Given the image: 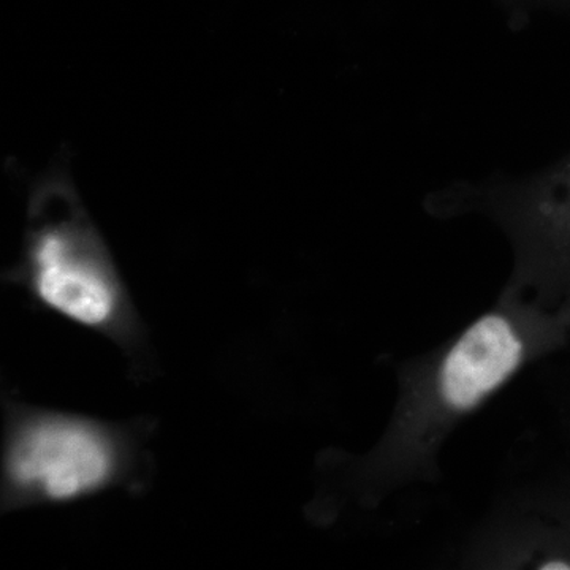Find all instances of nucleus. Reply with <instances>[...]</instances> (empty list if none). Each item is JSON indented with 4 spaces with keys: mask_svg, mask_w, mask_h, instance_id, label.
Segmentation results:
<instances>
[{
    "mask_svg": "<svg viewBox=\"0 0 570 570\" xmlns=\"http://www.w3.org/2000/svg\"><path fill=\"white\" fill-rule=\"evenodd\" d=\"M0 512L63 505L108 491L145 493L156 420L108 422L3 396Z\"/></svg>",
    "mask_w": 570,
    "mask_h": 570,
    "instance_id": "obj_2",
    "label": "nucleus"
},
{
    "mask_svg": "<svg viewBox=\"0 0 570 570\" xmlns=\"http://www.w3.org/2000/svg\"><path fill=\"white\" fill-rule=\"evenodd\" d=\"M524 204L561 249L570 250V154L531 179Z\"/></svg>",
    "mask_w": 570,
    "mask_h": 570,
    "instance_id": "obj_4",
    "label": "nucleus"
},
{
    "mask_svg": "<svg viewBox=\"0 0 570 570\" xmlns=\"http://www.w3.org/2000/svg\"><path fill=\"white\" fill-rule=\"evenodd\" d=\"M523 343L508 318L489 314L450 348L439 371V393L455 411H469L519 367Z\"/></svg>",
    "mask_w": 570,
    "mask_h": 570,
    "instance_id": "obj_3",
    "label": "nucleus"
},
{
    "mask_svg": "<svg viewBox=\"0 0 570 570\" xmlns=\"http://www.w3.org/2000/svg\"><path fill=\"white\" fill-rule=\"evenodd\" d=\"M7 279L32 302L105 337L141 381L156 374L148 330L92 217L66 176L33 189L20 261Z\"/></svg>",
    "mask_w": 570,
    "mask_h": 570,
    "instance_id": "obj_1",
    "label": "nucleus"
},
{
    "mask_svg": "<svg viewBox=\"0 0 570 570\" xmlns=\"http://www.w3.org/2000/svg\"><path fill=\"white\" fill-rule=\"evenodd\" d=\"M540 569H570L568 562H547V564L540 566Z\"/></svg>",
    "mask_w": 570,
    "mask_h": 570,
    "instance_id": "obj_5",
    "label": "nucleus"
}]
</instances>
